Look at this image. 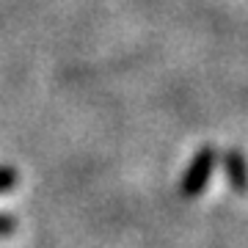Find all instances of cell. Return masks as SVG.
Returning <instances> with one entry per match:
<instances>
[{
  "mask_svg": "<svg viewBox=\"0 0 248 248\" xmlns=\"http://www.w3.org/2000/svg\"><path fill=\"white\" fill-rule=\"evenodd\" d=\"M215 163H218V149L213 143H204L202 149L190 157V163H187L185 174H182V182H179V193L185 199H199L207 190L210 179H213Z\"/></svg>",
  "mask_w": 248,
  "mask_h": 248,
  "instance_id": "obj_1",
  "label": "cell"
},
{
  "mask_svg": "<svg viewBox=\"0 0 248 248\" xmlns=\"http://www.w3.org/2000/svg\"><path fill=\"white\" fill-rule=\"evenodd\" d=\"M221 169L229 187L237 196H248V157L240 149H226L221 155Z\"/></svg>",
  "mask_w": 248,
  "mask_h": 248,
  "instance_id": "obj_2",
  "label": "cell"
},
{
  "mask_svg": "<svg viewBox=\"0 0 248 248\" xmlns=\"http://www.w3.org/2000/svg\"><path fill=\"white\" fill-rule=\"evenodd\" d=\"M17 185H19V171L11 169V166H0V196L11 193Z\"/></svg>",
  "mask_w": 248,
  "mask_h": 248,
  "instance_id": "obj_3",
  "label": "cell"
},
{
  "mask_svg": "<svg viewBox=\"0 0 248 248\" xmlns=\"http://www.w3.org/2000/svg\"><path fill=\"white\" fill-rule=\"evenodd\" d=\"M14 229H17V221H14L11 215L0 213V237H11V234H14Z\"/></svg>",
  "mask_w": 248,
  "mask_h": 248,
  "instance_id": "obj_4",
  "label": "cell"
}]
</instances>
